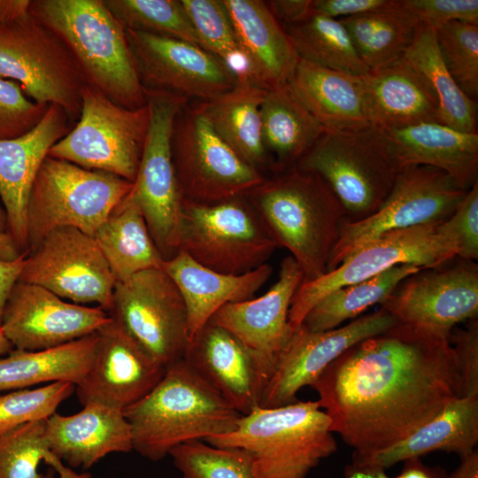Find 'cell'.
I'll return each mask as SVG.
<instances>
[{
	"label": "cell",
	"instance_id": "94428289",
	"mask_svg": "<svg viewBox=\"0 0 478 478\" xmlns=\"http://www.w3.org/2000/svg\"><path fill=\"white\" fill-rule=\"evenodd\" d=\"M0 232H7V220L4 207L0 204Z\"/></svg>",
	"mask_w": 478,
	"mask_h": 478
},
{
	"label": "cell",
	"instance_id": "277c9868",
	"mask_svg": "<svg viewBox=\"0 0 478 478\" xmlns=\"http://www.w3.org/2000/svg\"><path fill=\"white\" fill-rule=\"evenodd\" d=\"M29 12L65 42L89 85L121 107L146 104L125 28L103 0H32Z\"/></svg>",
	"mask_w": 478,
	"mask_h": 478
},
{
	"label": "cell",
	"instance_id": "4316f807",
	"mask_svg": "<svg viewBox=\"0 0 478 478\" xmlns=\"http://www.w3.org/2000/svg\"><path fill=\"white\" fill-rule=\"evenodd\" d=\"M161 268L184 300L189 342L222 306L254 297L273 272L266 263L243 274H222L202 266L182 251L164 260Z\"/></svg>",
	"mask_w": 478,
	"mask_h": 478
},
{
	"label": "cell",
	"instance_id": "5bb4252c",
	"mask_svg": "<svg viewBox=\"0 0 478 478\" xmlns=\"http://www.w3.org/2000/svg\"><path fill=\"white\" fill-rule=\"evenodd\" d=\"M466 192L441 169L417 164L403 166L389 195L374 213L360 220H344L328 263V273L356 249L383 233L444 221Z\"/></svg>",
	"mask_w": 478,
	"mask_h": 478
},
{
	"label": "cell",
	"instance_id": "d590c367",
	"mask_svg": "<svg viewBox=\"0 0 478 478\" xmlns=\"http://www.w3.org/2000/svg\"><path fill=\"white\" fill-rule=\"evenodd\" d=\"M403 58L431 84L439 102L440 122L459 131L477 133L476 103L460 90L447 70L437 45L436 29L418 24Z\"/></svg>",
	"mask_w": 478,
	"mask_h": 478
},
{
	"label": "cell",
	"instance_id": "5b68a950",
	"mask_svg": "<svg viewBox=\"0 0 478 478\" xmlns=\"http://www.w3.org/2000/svg\"><path fill=\"white\" fill-rule=\"evenodd\" d=\"M204 441L249 452L255 478H306L337 450L331 420L317 401L256 407L242 415L234 431Z\"/></svg>",
	"mask_w": 478,
	"mask_h": 478
},
{
	"label": "cell",
	"instance_id": "60d3db41",
	"mask_svg": "<svg viewBox=\"0 0 478 478\" xmlns=\"http://www.w3.org/2000/svg\"><path fill=\"white\" fill-rule=\"evenodd\" d=\"M181 1L199 46L226 64L239 81H251L222 0Z\"/></svg>",
	"mask_w": 478,
	"mask_h": 478
},
{
	"label": "cell",
	"instance_id": "6da1fadb",
	"mask_svg": "<svg viewBox=\"0 0 478 478\" xmlns=\"http://www.w3.org/2000/svg\"><path fill=\"white\" fill-rule=\"evenodd\" d=\"M311 387L357 453L397 443L461 397L449 339L401 322L347 349Z\"/></svg>",
	"mask_w": 478,
	"mask_h": 478
},
{
	"label": "cell",
	"instance_id": "e0dca14e",
	"mask_svg": "<svg viewBox=\"0 0 478 478\" xmlns=\"http://www.w3.org/2000/svg\"><path fill=\"white\" fill-rule=\"evenodd\" d=\"M143 90L170 93L188 102L213 99L239 81L222 61L200 46L176 38L125 29Z\"/></svg>",
	"mask_w": 478,
	"mask_h": 478
},
{
	"label": "cell",
	"instance_id": "52a82bcc",
	"mask_svg": "<svg viewBox=\"0 0 478 478\" xmlns=\"http://www.w3.org/2000/svg\"><path fill=\"white\" fill-rule=\"evenodd\" d=\"M132 187V181L112 173L47 156L28 200V252L58 227H72L94 236Z\"/></svg>",
	"mask_w": 478,
	"mask_h": 478
},
{
	"label": "cell",
	"instance_id": "b9f144b4",
	"mask_svg": "<svg viewBox=\"0 0 478 478\" xmlns=\"http://www.w3.org/2000/svg\"><path fill=\"white\" fill-rule=\"evenodd\" d=\"M125 29L186 41L199 46L181 0H103Z\"/></svg>",
	"mask_w": 478,
	"mask_h": 478
},
{
	"label": "cell",
	"instance_id": "681fc988",
	"mask_svg": "<svg viewBox=\"0 0 478 478\" xmlns=\"http://www.w3.org/2000/svg\"><path fill=\"white\" fill-rule=\"evenodd\" d=\"M454 328L449 342L452 347L460 381V397H478V318Z\"/></svg>",
	"mask_w": 478,
	"mask_h": 478
},
{
	"label": "cell",
	"instance_id": "484cf974",
	"mask_svg": "<svg viewBox=\"0 0 478 478\" xmlns=\"http://www.w3.org/2000/svg\"><path fill=\"white\" fill-rule=\"evenodd\" d=\"M367 120L382 129L440 122L439 102L427 78L403 58L362 76Z\"/></svg>",
	"mask_w": 478,
	"mask_h": 478
},
{
	"label": "cell",
	"instance_id": "f1b7e54d",
	"mask_svg": "<svg viewBox=\"0 0 478 478\" xmlns=\"http://www.w3.org/2000/svg\"><path fill=\"white\" fill-rule=\"evenodd\" d=\"M478 443V397H458L397 443L369 453H352L351 463L386 470L411 458L443 451L463 458Z\"/></svg>",
	"mask_w": 478,
	"mask_h": 478
},
{
	"label": "cell",
	"instance_id": "7a4b0ae2",
	"mask_svg": "<svg viewBox=\"0 0 478 478\" xmlns=\"http://www.w3.org/2000/svg\"><path fill=\"white\" fill-rule=\"evenodd\" d=\"M245 196L278 247L286 248L300 266L303 282L328 273L347 214L319 174L294 166L266 178Z\"/></svg>",
	"mask_w": 478,
	"mask_h": 478
},
{
	"label": "cell",
	"instance_id": "f907efd6",
	"mask_svg": "<svg viewBox=\"0 0 478 478\" xmlns=\"http://www.w3.org/2000/svg\"><path fill=\"white\" fill-rule=\"evenodd\" d=\"M391 0H312L313 14L339 19L387 9Z\"/></svg>",
	"mask_w": 478,
	"mask_h": 478
},
{
	"label": "cell",
	"instance_id": "30bf717a",
	"mask_svg": "<svg viewBox=\"0 0 478 478\" xmlns=\"http://www.w3.org/2000/svg\"><path fill=\"white\" fill-rule=\"evenodd\" d=\"M442 222L383 233L356 249L320 278L302 282L289 312L292 329L302 325L307 312L322 297L341 287L370 279L401 264L426 269L453 259L458 254L457 243L443 230Z\"/></svg>",
	"mask_w": 478,
	"mask_h": 478
},
{
	"label": "cell",
	"instance_id": "74e56055",
	"mask_svg": "<svg viewBox=\"0 0 478 478\" xmlns=\"http://www.w3.org/2000/svg\"><path fill=\"white\" fill-rule=\"evenodd\" d=\"M391 5L392 0L387 9L338 19L369 71L401 59L413 40L416 26Z\"/></svg>",
	"mask_w": 478,
	"mask_h": 478
},
{
	"label": "cell",
	"instance_id": "ee69618b",
	"mask_svg": "<svg viewBox=\"0 0 478 478\" xmlns=\"http://www.w3.org/2000/svg\"><path fill=\"white\" fill-rule=\"evenodd\" d=\"M443 61L460 90L470 99L478 95V25L451 21L436 29Z\"/></svg>",
	"mask_w": 478,
	"mask_h": 478
},
{
	"label": "cell",
	"instance_id": "3957f363",
	"mask_svg": "<svg viewBox=\"0 0 478 478\" xmlns=\"http://www.w3.org/2000/svg\"><path fill=\"white\" fill-rule=\"evenodd\" d=\"M123 414L133 450L151 461L181 443L232 432L242 417L183 358Z\"/></svg>",
	"mask_w": 478,
	"mask_h": 478
},
{
	"label": "cell",
	"instance_id": "cb8c5ba5",
	"mask_svg": "<svg viewBox=\"0 0 478 478\" xmlns=\"http://www.w3.org/2000/svg\"><path fill=\"white\" fill-rule=\"evenodd\" d=\"M183 358L242 415L260 405L269 373L226 328L209 321L189 342Z\"/></svg>",
	"mask_w": 478,
	"mask_h": 478
},
{
	"label": "cell",
	"instance_id": "f6af8a7d",
	"mask_svg": "<svg viewBox=\"0 0 478 478\" xmlns=\"http://www.w3.org/2000/svg\"><path fill=\"white\" fill-rule=\"evenodd\" d=\"M74 391L73 383L58 382L0 395V433L28 422L46 420Z\"/></svg>",
	"mask_w": 478,
	"mask_h": 478
},
{
	"label": "cell",
	"instance_id": "f35d334b",
	"mask_svg": "<svg viewBox=\"0 0 478 478\" xmlns=\"http://www.w3.org/2000/svg\"><path fill=\"white\" fill-rule=\"evenodd\" d=\"M282 27L299 58L356 76L369 72L338 19L313 14L302 22Z\"/></svg>",
	"mask_w": 478,
	"mask_h": 478
},
{
	"label": "cell",
	"instance_id": "1f68e13d",
	"mask_svg": "<svg viewBox=\"0 0 478 478\" xmlns=\"http://www.w3.org/2000/svg\"><path fill=\"white\" fill-rule=\"evenodd\" d=\"M266 91L251 81H239L227 92L196 104L220 138L263 174L271 170L262 138L261 105Z\"/></svg>",
	"mask_w": 478,
	"mask_h": 478
},
{
	"label": "cell",
	"instance_id": "4dcf8cb0",
	"mask_svg": "<svg viewBox=\"0 0 478 478\" xmlns=\"http://www.w3.org/2000/svg\"><path fill=\"white\" fill-rule=\"evenodd\" d=\"M403 166L417 164L447 173L463 189L478 181V134L438 122L383 129Z\"/></svg>",
	"mask_w": 478,
	"mask_h": 478
},
{
	"label": "cell",
	"instance_id": "7402d4cb",
	"mask_svg": "<svg viewBox=\"0 0 478 478\" xmlns=\"http://www.w3.org/2000/svg\"><path fill=\"white\" fill-rule=\"evenodd\" d=\"M303 281L300 266L289 255L281 263L277 281L265 294L227 304L209 321L231 332L254 352L270 377L294 332L289 321V312Z\"/></svg>",
	"mask_w": 478,
	"mask_h": 478
},
{
	"label": "cell",
	"instance_id": "603a6c76",
	"mask_svg": "<svg viewBox=\"0 0 478 478\" xmlns=\"http://www.w3.org/2000/svg\"><path fill=\"white\" fill-rule=\"evenodd\" d=\"M73 126L66 111L51 104L31 131L14 139L0 140V197L7 233L21 253H28L27 206L38 171L50 148Z\"/></svg>",
	"mask_w": 478,
	"mask_h": 478
},
{
	"label": "cell",
	"instance_id": "44dd1931",
	"mask_svg": "<svg viewBox=\"0 0 478 478\" xmlns=\"http://www.w3.org/2000/svg\"><path fill=\"white\" fill-rule=\"evenodd\" d=\"M96 333L94 360L83 380L75 386L76 394L82 405L96 404L123 411L146 396L166 368L112 318Z\"/></svg>",
	"mask_w": 478,
	"mask_h": 478
},
{
	"label": "cell",
	"instance_id": "9a60e30c",
	"mask_svg": "<svg viewBox=\"0 0 478 478\" xmlns=\"http://www.w3.org/2000/svg\"><path fill=\"white\" fill-rule=\"evenodd\" d=\"M109 315L165 368L183 358L189 343L187 309L161 267L116 281Z\"/></svg>",
	"mask_w": 478,
	"mask_h": 478
},
{
	"label": "cell",
	"instance_id": "d6a6232c",
	"mask_svg": "<svg viewBox=\"0 0 478 478\" xmlns=\"http://www.w3.org/2000/svg\"><path fill=\"white\" fill-rule=\"evenodd\" d=\"M97 341L95 332L54 348L12 350L0 358V391L58 382L77 386L93 363Z\"/></svg>",
	"mask_w": 478,
	"mask_h": 478
},
{
	"label": "cell",
	"instance_id": "816d5d0a",
	"mask_svg": "<svg viewBox=\"0 0 478 478\" xmlns=\"http://www.w3.org/2000/svg\"><path fill=\"white\" fill-rule=\"evenodd\" d=\"M266 4L281 25L297 24L313 15L312 0H270Z\"/></svg>",
	"mask_w": 478,
	"mask_h": 478
},
{
	"label": "cell",
	"instance_id": "7c38bea8",
	"mask_svg": "<svg viewBox=\"0 0 478 478\" xmlns=\"http://www.w3.org/2000/svg\"><path fill=\"white\" fill-rule=\"evenodd\" d=\"M149 126L136 178L127 197L140 209L164 260L178 251L183 204L171 150L174 120L189 102L178 96L143 90Z\"/></svg>",
	"mask_w": 478,
	"mask_h": 478
},
{
	"label": "cell",
	"instance_id": "ffe728a7",
	"mask_svg": "<svg viewBox=\"0 0 478 478\" xmlns=\"http://www.w3.org/2000/svg\"><path fill=\"white\" fill-rule=\"evenodd\" d=\"M111 319L99 306L69 303L41 286L18 281L6 301L1 328L15 350L40 351L93 334Z\"/></svg>",
	"mask_w": 478,
	"mask_h": 478
},
{
	"label": "cell",
	"instance_id": "4fadbf2b",
	"mask_svg": "<svg viewBox=\"0 0 478 478\" xmlns=\"http://www.w3.org/2000/svg\"><path fill=\"white\" fill-rule=\"evenodd\" d=\"M171 150L179 189L186 201L206 204L243 196L266 178L220 138L197 105L186 104L178 112Z\"/></svg>",
	"mask_w": 478,
	"mask_h": 478
},
{
	"label": "cell",
	"instance_id": "e575fe53",
	"mask_svg": "<svg viewBox=\"0 0 478 478\" xmlns=\"http://www.w3.org/2000/svg\"><path fill=\"white\" fill-rule=\"evenodd\" d=\"M116 281H124L164 261L138 206L127 197L111 212L94 235Z\"/></svg>",
	"mask_w": 478,
	"mask_h": 478
},
{
	"label": "cell",
	"instance_id": "bcb514c9",
	"mask_svg": "<svg viewBox=\"0 0 478 478\" xmlns=\"http://www.w3.org/2000/svg\"><path fill=\"white\" fill-rule=\"evenodd\" d=\"M49 105L29 100L19 83L0 77V140L14 139L31 131Z\"/></svg>",
	"mask_w": 478,
	"mask_h": 478
},
{
	"label": "cell",
	"instance_id": "91938a15",
	"mask_svg": "<svg viewBox=\"0 0 478 478\" xmlns=\"http://www.w3.org/2000/svg\"><path fill=\"white\" fill-rule=\"evenodd\" d=\"M14 350L12 344L4 335L2 328H0V356H5Z\"/></svg>",
	"mask_w": 478,
	"mask_h": 478
},
{
	"label": "cell",
	"instance_id": "8d00e7d4",
	"mask_svg": "<svg viewBox=\"0 0 478 478\" xmlns=\"http://www.w3.org/2000/svg\"><path fill=\"white\" fill-rule=\"evenodd\" d=\"M420 270L413 265L401 264L370 279L341 287L315 304L301 326L314 332L335 329L372 305H381L405 278Z\"/></svg>",
	"mask_w": 478,
	"mask_h": 478
},
{
	"label": "cell",
	"instance_id": "2e32d148",
	"mask_svg": "<svg viewBox=\"0 0 478 478\" xmlns=\"http://www.w3.org/2000/svg\"><path fill=\"white\" fill-rule=\"evenodd\" d=\"M19 281L74 304H96L108 313L116 283L94 237L72 227L51 230L27 253Z\"/></svg>",
	"mask_w": 478,
	"mask_h": 478
},
{
	"label": "cell",
	"instance_id": "ab89813d",
	"mask_svg": "<svg viewBox=\"0 0 478 478\" xmlns=\"http://www.w3.org/2000/svg\"><path fill=\"white\" fill-rule=\"evenodd\" d=\"M58 478H92L67 466L51 451L46 436L45 420L20 425L0 433V478H40L42 463Z\"/></svg>",
	"mask_w": 478,
	"mask_h": 478
},
{
	"label": "cell",
	"instance_id": "8992f818",
	"mask_svg": "<svg viewBox=\"0 0 478 478\" xmlns=\"http://www.w3.org/2000/svg\"><path fill=\"white\" fill-rule=\"evenodd\" d=\"M296 166L326 181L348 221L374 213L403 167L385 131L373 125L354 131L326 130Z\"/></svg>",
	"mask_w": 478,
	"mask_h": 478
},
{
	"label": "cell",
	"instance_id": "f5cc1de1",
	"mask_svg": "<svg viewBox=\"0 0 478 478\" xmlns=\"http://www.w3.org/2000/svg\"><path fill=\"white\" fill-rule=\"evenodd\" d=\"M27 255L25 253L12 261L0 259V328L6 301L12 287L19 281Z\"/></svg>",
	"mask_w": 478,
	"mask_h": 478
},
{
	"label": "cell",
	"instance_id": "ac0fdd59",
	"mask_svg": "<svg viewBox=\"0 0 478 478\" xmlns=\"http://www.w3.org/2000/svg\"><path fill=\"white\" fill-rule=\"evenodd\" d=\"M399 322L449 339L455 326L478 315V266L455 257L405 278L381 305Z\"/></svg>",
	"mask_w": 478,
	"mask_h": 478
},
{
	"label": "cell",
	"instance_id": "6125c7cd",
	"mask_svg": "<svg viewBox=\"0 0 478 478\" xmlns=\"http://www.w3.org/2000/svg\"><path fill=\"white\" fill-rule=\"evenodd\" d=\"M40 478H57L56 473L51 468H49L45 473H42Z\"/></svg>",
	"mask_w": 478,
	"mask_h": 478
},
{
	"label": "cell",
	"instance_id": "ba28073f",
	"mask_svg": "<svg viewBox=\"0 0 478 478\" xmlns=\"http://www.w3.org/2000/svg\"><path fill=\"white\" fill-rule=\"evenodd\" d=\"M277 248L245 195L206 204L183 200L178 251L202 266L243 274L266 264Z\"/></svg>",
	"mask_w": 478,
	"mask_h": 478
},
{
	"label": "cell",
	"instance_id": "836d02e7",
	"mask_svg": "<svg viewBox=\"0 0 478 478\" xmlns=\"http://www.w3.org/2000/svg\"><path fill=\"white\" fill-rule=\"evenodd\" d=\"M261 122L273 174L296 166L326 131L287 85L266 89Z\"/></svg>",
	"mask_w": 478,
	"mask_h": 478
},
{
	"label": "cell",
	"instance_id": "7bdbcfd3",
	"mask_svg": "<svg viewBox=\"0 0 478 478\" xmlns=\"http://www.w3.org/2000/svg\"><path fill=\"white\" fill-rule=\"evenodd\" d=\"M169 455L182 478H255L252 458L240 448L193 440L175 446Z\"/></svg>",
	"mask_w": 478,
	"mask_h": 478
},
{
	"label": "cell",
	"instance_id": "680465c9",
	"mask_svg": "<svg viewBox=\"0 0 478 478\" xmlns=\"http://www.w3.org/2000/svg\"><path fill=\"white\" fill-rule=\"evenodd\" d=\"M23 254L7 232H0V259L12 261Z\"/></svg>",
	"mask_w": 478,
	"mask_h": 478
},
{
	"label": "cell",
	"instance_id": "c3c4849f",
	"mask_svg": "<svg viewBox=\"0 0 478 478\" xmlns=\"http://www.w3.org/2000/svg\"><path fill=\"white\" fill-rule=\"evenodd\" d=\"M441 226L455 240L457 257L470 261L478 259V181Z\"/></svg>",
	"mask_w": 478,
	"mask_h": 478
},
{
	"label": "cell",
	"instance_id": "6f0895ef",
	"mask_svg": "<svg viewBox=\"0 0 478 478\" xmlns=\"http://www.w3.org/2000/svg\"><path fill=\"white\" fill-rule=\"evenodd\" d=\"M343 478H389L386 470L354 463L348 464L343 470Z\"/></svg>",
	"mask_w": 478,
	"mask_h": 478
},
{
	"label": "cell",
	"instance_id": "9c48e42d",
	"mask_svg": "<svg viewBox=\"0 0 478 478\" xmlns=\"http://www.w3.org/2000/svg\"><path fill=\"white\" fill-rule=\"evenodd\" d=\"M0 77L38 104H58L75 124L88 84L65 42L31 13L0 26Z\"/></svg>",
	"mask_w": 478,
	"mask_h": 478
},
{
	"label": "cell",
	"instance_id": "9f6ffc18",
	"mask_svg": "<svg viewBox=\"0 0 478 478\" xmlns=\"http://www.w3.org/2000/svg\"><path fill=\"white\" fill-rule=\"evenodd\" d=\"M459 466L446 478H478V451L475 449L470 454L460 458Z\"/></svg>",
	"mask_w": 478,
	"mask_h": 478
},
{
	"label": "cell",
	"instance_id": "d4e9b609",
	"mask_svg": "<svg viewBox=\"0 0 478 478\" xmlns=\"http://www.w3.org/2000/svg\"><path fill=\"white\" fill-rule=\"evenodd\" d=\"M251 80L265 89L284 86L299 59L282 25L262 0H222Z\"/></svg>",
	"mask_w": 478,
	"mask_h": 478
},
{
	"label": "cell",
	"instance_id": "7dc6e473",
	"mask_svg": "<svg viewBox=\"0 0 478 478\" xmlns=\"http://www.w3.org/2000/svg\"><path fill=\"white\" fill-rule=\"evenodd\" d=\"M391 6L415 26L423 23L437 29L451 21L478 25L477 0H392Z\"/></svg>",
	"mask_w": 478,
	"mask_h": 478
},
{
	"label": "cell",
	"instance_id": "d6986e66",
	"mask_svg": "<svg viewBox=\"0 0 478 478\" xmlns=\"http://www.w3.org/2000/svg\"><path fill=\"white\" fill-rule=\"evenodd\" d=\"M398 322L380 306L374 312L328 331L314 332L300 326L280 354L263 391L259 407L273 408L297 401V393L303 387L311 386L347 349Z\"/></svg>",
	"mask_w": 478,
	"mask_h": 478
},
{
	"label": "cell",
	"instance_id": "f546056e",
	"mask_svg": "<svg viewBox=\"0 0 478 478\" xmlns=\"http://www.w3.org/2000/svg\"><path fill=\"white\" fill-rule=\"evenodd\" d=\"M361 77L299 58L286 85L326 130L354 131L371 126Z\"/></svg>",
	"mask_w": 478,
	"mask_h": 478
},
{
	"label": "cell",
	"instance_id": "8fae6325",
	"mask_svg": "<svg viewBox=\"0 0 478 478\" xmlns=\"http://www.w3.org/2000/svg\"><path fill=\"white\" fill-rule=\"evenodd\" d=\"M148 126L147 104L134 110L121 107L87 84L81 94L79 120L50 148L48 156L134 182Z\"/></svg>",
	"mask_w": 478,
	"mask_h": 478
},
{
	"label": "cell",
	"instance_id": "db71d44e",
	"mask_svg": "<svg viewBox=\"0 0 478 478\" xmlns=\"http://www.w3.org/2000/svg\"><path fill=\"white\" fill-rule=\"evenodd\" d=\"M403 468L395 478H446L447 473L441 466L425 465L418 457L403 461Z\"/></svg>",
	"mask_w": 478,
	"mask_h": 478
},
{
	"label": "cell",
	"instance_id": "83f0119b",
	"mask_svg": "<svg viewBox=\"0 0 478 478\" xmlns=\"http://www.w3.org/2000/svg\"><path fill=\"white\" fill-rule=\"evenodd\" d=\"M45 429L51 451L72 469H89L108 454L133 450L123 411L101 405H83L72 415L56 412L45 420Z\"/></svg>",
	"mask_w": 478,
	"mask_h": 478
},
{
	"label": "cell",
	"instance_id": "11a10c76",
	"mask_svg": "<svg viewBox=\"0 0 478 478\" xmlns=\"http://www.w3.org/2000/svg\"><path fill=\"white\" fill-rule=\"evenodd\" d=\"M31 0H0V26L27 16Z\"/></svg>",
	"mask_w": 478,
	"mask_h": 478
}]
</instances>
